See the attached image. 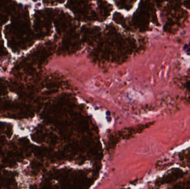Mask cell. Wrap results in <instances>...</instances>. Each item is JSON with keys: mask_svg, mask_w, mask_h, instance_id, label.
Returning a JSON list of instances; mask_svg holds the SVG:
<instances>
[{"mask_svg": "<svg viewBox=\"0 0 190 189\" xmlns=\"http://www.w3.org/2000/svg\"><path fill=\"white\" fill-rule=\"evenodd\" d=\"M183 175L184 172L182 170L179 169H176L167 175L165 179V181L166 183H171L182 177Z\"/></svg>", "mask_w": 190, "mask_h": 189, "instance_id": "6da1fadb", "label": "cell"}, {"mask_svg": "<svg viewBox=\"0 0 190 189\" xmlns=\"http://www.w3.org/2000/svg\"><path fill=\"white\" fill-rule=\"evenodd\" d=\"M186 87L187 89V90H188V91H190V81L188 82V83H187L186 85Z\"/></svg>", "mask_w": 190, "mask_h": 189, "instance_id": "7a4b0ae2", "label": "cell"}]
</instances>
